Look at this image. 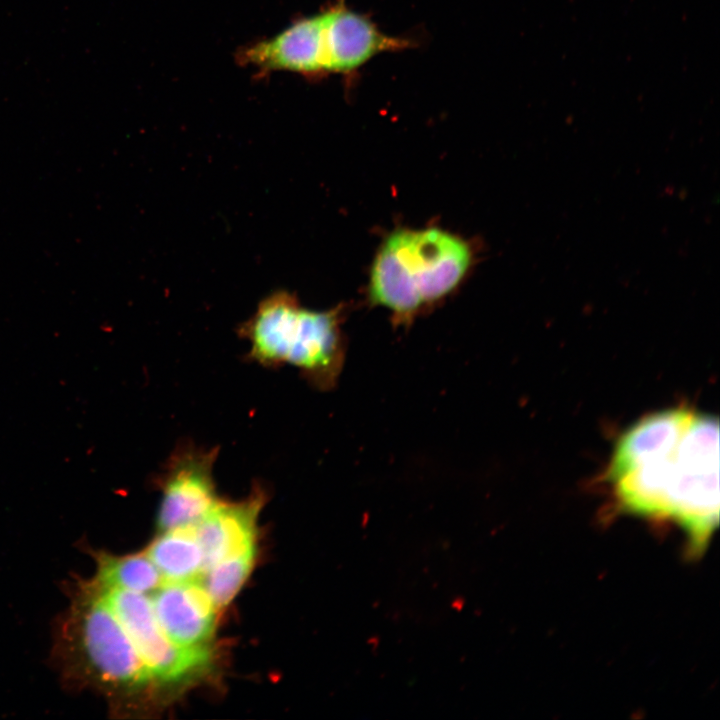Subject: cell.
<instances>
[{"label":"cell","mask_w":720,"mask_h":720,"mask_svg":"<svg viewBox=\"0 0 720 720\" xmlns=\"http://www.w3.org/2000/svg\"><path fill=\"white\" fill-rule=\"evenodd\" d=\"M219 448L181 441L155 478L161 490L157 523L161 531L195 525L220 501L213 468Z\"/></svg>","instance_id":"cell-6"},{"label":"cell","mask_w":720,"mask_h":720,"mask_svg":"<svg viewBox=\"0 0 720 720\" xmlns=\"http://www.w3.org/2000/svg\"><path fill=\"white\" fill-rule=\"evenodd\" d=\"M607 480L625 511L677 523L702 552L719 519V422L687 407L641 418L617 441Z\"/></svg>","instance_id":"cell-1"},{"label":"cell","mask_w":720,"mask_h":720,"mask_svg":"<svg viewBox=\"0 0 720 720\" xmlns=\"http://www.w3.org/2000/svg\"><path fill=\"white\" fill-rule=\"evenodd\" d=\"M165 635L181 647H202L212 637L218 610L199 579L166 581L151 598Z\"/></svg>","instance_id":"cell-9"},{"label":"cell","mask_w":720,"mask_h":720,"mask_svg":"<svg viewBox=\"0 0 720 720\" xmlns=\"http://www.w3.org/2000/svg\"><path fill=\"white\" fill-rule=\"evenodd\" d=\"M322 12L303 18L274 38L259 42L241 54L245 63L304 75L326 73L323 57Z\"/></svg>","instance_id":"cell-10"},{"label":"cell","mask_w":720,"mask_h":720,"mask_svg":"<svg viewBox=\"0 0 720 720\" xmlns=\"http://www.w3.org/2000/svg\"><path fill=\"white\" fill-rule=\"evenodd\" d=\"M341 320L338 308L311 310L290 292L277 290L259 302L237 334L250 345L246 360L271 369L294 366L309 384L327 391L344 365Z\"/></svg>","instance_id":"cell-2"},{"label":"cell","mask_w":720,"mask_h":720,"mask_svg":"<svg viewBox=\"0 0 720 720\" xmlns=\"http://www.w3.org/2000/svg\"><path fill=\"white\" fill-rule=\"evenodd\" d=\"M322 14L326 73H351L380 53L412 45L408 39L383 33L368 17L348 8L345 0H339Z\"/></svg>","instance_id":"cell-7"},{"label":"cell","mask_w":720,"mask_h":720,"mask_svg":"<svg viewBox=\"0 0 720 720\" xmlns=\"http://www.w3.org/2000/svg\"><path fill=\"white\" fill-rule=\"evenodd\" d=\"M148 548L146 555L154 563L164 582L195 579L203 572V556L194 526L163 531Z\"/></svg>","instance_id":"cell-11"},{"label":"cell","mask_w":720,"mask_h":720,"mask_svg":"<svg viewBox=\"0 0 720 720\" xmlns=\"http://www.w3.org/2000/svg\"><path fill=\"white\" fill-rule=\"evenodd\" d=\"M90 581L128 634L153 680L181 683L208 668L211 661L208 647L174 644L159 626L150 598L143 593L102 588Z\"/></svg>","instance_id":"cell-5"},{"label":"cell","mask_w":720,"mask_h":720,"mask_svg":"<svg viewBox=\"0 0 720 720\" xmlns=\"http://www.w3.org/2000/svg\"><path fill=\"white\" fill-rule=\"evenodd\" d=\"M94 558L97 570L91 580L102 588L144 594L164 583L162 575L146 554L115 556L97 552Z\"/></svg>","instance_id":"cell-12"},{"label":"cell","mask_w":720,"mask_h":720,"mask_svg":"<svg viewBox=\"0 0 720 720\" xmlns=\"http://www.w3.org/2000/svg\"><path fill=\"white\" fill-rule=\"evenodd\" d=\"M256 548H251L215 564L202 581L217 609L225 607L247 579L254 563Z\"/></svg>","instance_id":"cell-13"},{"label":"cell","mask_w":720,"mask_h":720,"mask_svg":"<svg viewBox=\"0 0 720 720\" xmlns=\"http://www.w3.org/2000/svg\"><path fill=\"white\" fill-rule=\"evenodd\" d=\"M267 497L266 488L255 482L248 497L237 502L219 501L193 525L203 556L202 574L222 560L255 547L257 518Z\"/></svg>","instance_id":"cell-8"},{"label":"cell","mask_w":720,"mask_h":720,"mask_svg":"<svg viewBox=\"0 0 720 720\" xmlns=\"http://www.w3.org/2000/svg\"><path fill=\"white\" fill-rule=\"evenodd\" d=\"M471 256L464 240L440 229L395 231L373 262L369 299L390 310L400 323H407L459 284Z\"/></svg>","instance_id":"cell-3"},{"label":"cell","mask_w":720,"mask_h":720,"mask_svg":"<svg viewBox=\"0 0 720 720\" xmlns=\"http://www.w3.org/2000/svg\"><path fill=\"white\" fill-rule=\"evenodd\" d=\"M57 655L81 688L130 693L152 680L119 620L90 580L79 581L60 625Z\"/></svg>","instance_id":"cell-4"}]
</instances>
